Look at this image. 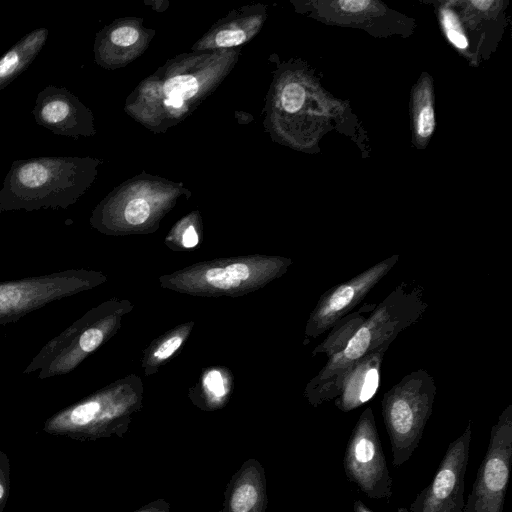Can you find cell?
<instances>
[{
    "instance_id": "cell-1",
    "label": "cell",
    "mask_w": 512,
    "mask_h": 512,
    "mask_svg": "<svg viewBox=\"0 0 512 512\" xmlns=\"http://www.w3.org/2000/svg\"><path fill=\"white\" fill-rule=\"evenodd\" d=\"M424 289L419 284L402 282L376 304L347 343L344 350L328 359L308 386L314 406L335 399L346 369L355 361L374 353H385L397 336L417 323L427 310Z\"/></svg>"
},
{
    "instance_id": "cell-2",
    "label": "cell",
    "mask_w": 512,
    "mask_h": 512,
    "mask_svg": "<svg viewBox=\"0 0 512 512\" xmlns=\"http://www.w3.org/2000/svg\"><path fill=\"white\" fill-rule=\"evenodd\" d=\"M90 168L78 157L15 160L0 189V212L66 209L84 192Z\"/></svg>"
},
{
    "instance_id": "cell-3",
    "label": "cell",
    "mask_w": 512,
    "mask_h": 512,
    "mask_svg": "<svg viewBox=\"0 0 512 512\" xmlns=\"http://www.w3.org/2000/svg\"><path fill=\"white\" fill-rule=\"evenodd\" d=\"M435 396V380L425 369L405 375L383 394L381 414L394 467L406 463L417 449L432 414Z\"/></svg>"
},
{
    "instance_id": "cell-4",
    "label": "cell",
    "mask_w": 512,
    "mask_h": 512,
    "mask_svg": "<svg viewBox=\"0 0 512 512\" xmlns=\"http://www.w3.org/2000/svg\"><path fill=\"white\" fill-rule=\"evenodd\" d=\"M343 467L347 480L368 498L391 499L392 478L371 407L361 413L351 431Z\"/></svg>"
},
{
    "instance_id": "cell-5",
    "label": "cell",
    "mask_w": 512,
    "mask_h": 512,
    "mask_svg": "<svg viewBox=\"0 0 512 512\" xmlns=\"http://www.w3.org/2000/svg\"><path fill=\"white\" fill-rule=\"evenodd\" d=\"M512 466V404L492 426L486 453L463 512H503Z\"/></svg>"
},
{
    "instance_id": "cell-6",
    "label": "cell",
    "mask_w": 512,
    "mask_h": 512,
    "mask_svg": "<svg viewBox=\"0 0 512 512\" xmlns=\"http://www.w3.org/2000/svg\"><path fill=\"white\" fill-rule=\"evenodd\" d=\"M88 284L87 275L79 270L0 282V325L14 323L53 301L81 291Z\"/></svg>"
},
{
    "instance_id": "cell-7",
    "label": "cell",
    "mask_w": 512,
    "mask_h": 512,
    "mask_svg": "<svg viewBox=\"0 0 512 512\" xmlns=\"http://www.w3.org/2000/svg\"><path fill=\"white\" fill-rule=\"evenodd\" d=\"M472 424L469 420L463 433L449 443L432 481L416 495L408 512H463Z\"/></svg>"
},
{
    "instance_id": "cell-8",
    "label": "cell",
    "mask_w": 512,
    "mask_h": 512,
    "mask_svg": "<svg viewBox=\"0 0 512 512\" xmlns=\"http://www.w3.org/2000/svg\"><path fill=\"white\" fill-rule=\"evenodd\" d=\"M399 255L388 257L346 282L327 290L311 314L307 333L313 337L329 330L339 319L359 305L370 291L389 273Z\"/></svg>"
},
{
    "instance_id": "cell-9",
    "label": "cell",
    "mask_w": 512,
    "mask_h": 512,
    "mask_svg": "<svg viewBox=\"0 0 512 512\" xmlns=\"http://www.w3.org/2000/svg\"><path fill=\"white\" fill-rule=\"evenodd\" d=\"M31 113L38 125L59 136L77 139L90 129L87 109L65 87L43 88Z\"/></svg>"
},
{
    "instance_id": "cell-10",
    "label": "cell",
    "mask_w": 512,
    "mask_h": 512,
    "mask_svg": "<svg viewBox=\"0 0 512 512\" xmlns=\"http://www.w3.org/2000/svg\"><path fill=\"white\" fill-rule=\"evenodd\" d=\"M385 353H374L355 361L344 372L335 406L350 412L368 402L377 392Z\"/></svg>"
},
{
    "instance_id": "cell-11",
    "label": "cell",
    "mask_w": 512,
    "mask_h": 512,
    "mask_svg": "<svg viewBox=\"0 0 512 512\" xmlns=\"http://www.w3.org/2000/svg\"><path fill=\"white\" fill-rule=\"evenodd\" d=\"M48 29L41 27L22 37L0 57V91L32 64L48 38Z\"/></svg>"
},
{
    "instance_id": "cell-12",
    "label": "cell",
    "mask_w": 512,
    "mask_h": 512,
    "mask_svg": "<svg viewBox=\"0 0 512 512\" xmlns=\"http://www.w3.org/2000/svg\"><path fill=\"white\" fill-rule=\"evenodd\" d=\"M376 304H366L356 311H351L341 319H339L331 328L328 336L316 348L314 353H323L326 357L331 358L340 354L353 334L364 323L366 314H370Z\"/></svg>"
},
{
    "instance_id": "cell-13",
    "label": "cell",
    "mask_w": 512,
    "mask_h": 512,
    "mask_svg": "<svg viewBox=\"0 0 512 512\" xmlns=\"http://www.w3.org/2000/svg\"><path fill=\"white\" fill-rule=\"evenodd\" d=\"M414 128L419 139L429 138L435 128L433 98L430 86L423 83L414 97Z\"/></svg>"
},
{
    "instance_id": "cell-14",
    "label": "cell",
    "mask_w": 512,
    "mask_h": 512,
    "mask_svg": "<svg viewBox=\"0 0 512 512\" xmlns=\"http://www.w3.org/2000/svg\"><path fill=\"white\" fill-rule=\"evenodd\" d=\"M198 91V82L191 75H178L167 80L164 92L167 96L166 105L180 107L183 101L191 98Z\"/></svg>"
},
{
    "instance_id": "cell-15",
    "label": "cell",
    "mask_w": 512,
    "mask_h": 512,
    "mask_svg": "<svg viewBox=\"0 0 512 512\" xmlns=\"http://www.w3.org/2000/svg\"><path fill=\"white\" fill-rule=\"evenodd\" d=\"M440 19L449 42L459 50L468 48V39L463 33L457 15L450 9H442Z\"/></svg>"
},
{
    "instance_id": "cell-16",
    "label": "cell",
    "mask_w": 512,
    "mask_h": 512,
    "mask_svg": "<svg viewBox=\"0 0 512 512\" xmlns=\"http://www.w3.org/2000/svg\"><path fill=\"white\" fill-rule=\"evenodd\" d=\"M257 498L254 486L243 484L235 490L231 499V508L234 512H248L256 504Z\"/></svg>"
},
{
    "instance_id": "cell-17",
    "label": "cell",
    "mask_w": 512,
    "mask_h": 512,
    "mask_svg": "<svg viewBox=\"0 0 512 512\" xmlns=\"http://www.w3.org/2000/svg\"><path fill=\"white\" fill-rule=\"evenodd\" d=\"M281 100L287 112H296L304 103L305 90L298 83H289L283 89Z\"/></svg>"
},
{
    "instance_id": "cell-18",
    "label": "cell",
    "mask_w": 512,
    "mask_h": 512,
    "mask_svg": "<svg viewBox=\"0 0 512 512\" xmlns=\"http://www.w3.org/2000/svg\"><path fill=\"white\" fill-rule=\"evenodd\" d=\"M150 208L143 199L131 200L124 211L125 219L133 225L143 223L149 216Z\"/></svg>"
},
{
    "instance_id": "cell-19",
    "label": "cell",
    "mask_w": 512,
    "mask_h": 512,
    "mask_svg": "<svg viewBox=\"0 0 512 512\" xmlns=\"http://www.w3.org/2000/svg\"><path fill=\"white\" fill-rule=\"evenodd\" d=\"M206 280L219 289H230L240 284V280L232 278L225 268H212L205 274Z\"/></svg>"
},
{
    "instance_id": "cell-20",
    "label": "cell",
    "mask_w": 512,
    "mask_h": 512,
    "mask_svg": "<svg viewBox=\"0 0 512 512\" xmlns=\"http://www.w3.org/2000/svg\"><path fill=\"white\" fill-rule=\"evenodd\" d=\"M138 32L129 26L119 27L111 32L110 40L117 46H130L138 40Z\"/></svg>"
},
{
    "instance_id": "cell-21",
    "label": "cell",
    "mask_w": 512,
    "mask_h": 512,
    "mask_svg": "<svg viewBox=\"0 0 512 512\" xmlns=\"http://www.w3.org/2000/svg\"><path fill=\"white\" fill-rule=\"evenodd\" d=\"M245 38V33L241 30H224L216 35L215 41L220 47H231L241 44Z\"/></svg>"
},
{
    "instance_id": "cell-22",
    "label": "cell",
    "mask_w": 512,
    "mask_h": 512,
    "mask_svg": "<svg viewBox=\"0 0 512 512\" xmlns=\"http://www.w3.org/2000/svg\"><path fill=\"white\" fill-rule=\"evenodd\" d=\"M336 5L346 13H359L367 10L372 2L367 0H342L338 1Z\"/></svg>"
},
{
    "instance_id": "cell-23",
    "label": "cell",
    "mask_w": 512,
    "mask_h": 512,
    "mask_svg": "<svg viewBox=\"0 0 512 512\" xmlns=\"http://www.w3.org/2000/svg\"><path fill=\"white\" fill-rule=\"evenodd\" d=\"M182 339L178 336L172 337L165 341L155 352V356L159 359H165L171 356L181 345Z\"/></svg>"
},
{
    "instance_id": "cell-24",
    "label": "cell",
    "mask_w": 512,
    "mask_h": 512,
    "mask_svg": "<svg viewBox=\"0 0 512 512\" xmlns=\"http://www.w3.org/2000/svg\"><path fill=\"white\" fill-rule=\"evenodd\" d=\"M206 385L215 395L221 396L224 393L222 377L217 371H213L207 375Z\"/></svg>"
},
{
    "instance_id": "cell-25",
    "label": "cell",
    "mask_w": 512,
    "mask_h": 512,
    "mask_svg": "<svg viewBox=\"0 0 512 512\" xmlns=\"http://www.w3.org/2000/svg\"><path fill=\"white\" fill-rule=\"evenodd\" d=\"M225 269L227 273L234 279L242 281L249 277V269L245 264L234 263L228 265Z\"/></svg>"
},
{
    "instance_id": "cell-26",
    "label": "cell",
    "mask_w": 512,
    "mask_h": 512,
    "mask_svg": "<svg viewBox=\"0 0 512 512\" xmlns=\"http://www.w3.org/2000/svg\"><path fill=\"white\" fill-rule=\"evenodd\" d=\"M183 245L187 248L194 247L198 243V236L194 227L190 226L183 234Z\"/></svg>"
},
{
    "instance_id": "cell-27",
    "label": "cell",
    "mask_w": 512,
    "mask_h": 512,
    "mask_svg": "<svg viewBox=\"0 0 512 512\" xmlns=\"http://www.w3.org/2000/svg\"><path fill=\"white\" fill-rule=\"evenodd\" d=\"M471 5H473L475 8L485 11L490 8L492 4H494L493 1H484V0H477V1H471Z\"/></svg>"
},
{
    "instance_id": "cell-28",
    "label": "cell",
    "mask_w": 512,
    "mask_h": 512,
    "mask_svg": "<svg viewBox=\"0 0 512 512\" xmlns=\"http://www.w3.org/2000/svg\"><path fill=\"white\" fill-rule=\"evenodd\" d=\"M352 512H373L361 500H355L352 507Z\"/></svg>"
},
{
    "instance_id": "cell-29",
    "label": "cell",
    "mask_w": 512,
    "mask_h": 512,
    "mask_svg": "<svg viewBox=\"0 0 512 512\" xmlns=\"http://www.w3.org/2000/svg\"><path fill=\"white\" fill-rule=\"evenodd\" d=\"M5 496V488L0 482V500Z\"/></svg>"
}]
</instances>
